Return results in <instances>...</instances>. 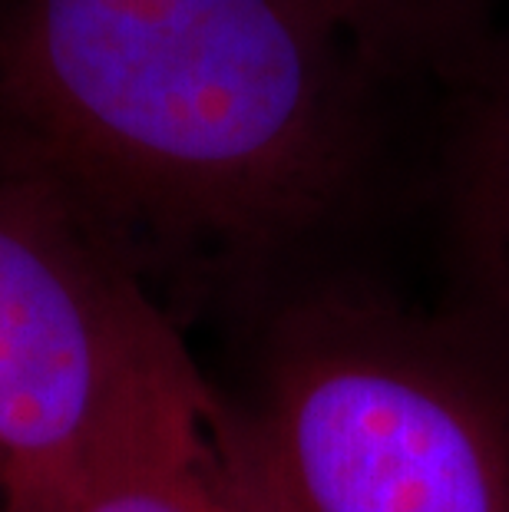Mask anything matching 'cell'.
Here are the masks:
<instances>
[{"instance_id": "1", "label": "cell", "mask_w": 509, "mask_h": 512, "mask_svg": "<svg viewBox=\"0 0 509 512\" xmlns=\"http://www.w3.org/2000/svg\"><path fill=\"white\" fill-rule=\"evenodd\" d=\"M384 83L318 0H0V172L143 281L291 291L374 195Z\"/></svg>"}, {"instance_id": "2", "label": "cell", "mask_w": 509, "mask_h": 512, "mask_svg": "<svg viewBox=\"0 0 509 512\" xmlns=\"http://www.w3.org/2000/svg\"><path fill=\"white\" fill-rule=\"evenodd\" d=\"M215 463L238 512H509V354L364 275L281 294Z\"/></svg>"}, {"instance_id": "3", "label": "cell", "mask_w": 509, "mask_h": 512, "mask_svg": "<svg viewBox=\"0 0 509 512\" xmlns=\"http://www.w3.org/2000/svg\"><path fill=\"white\" fill-rule=\"evenodd\" d=\"M215 407L146 281L0 172V512H70L113 460Z\"/></svg>"}, {"instance_id": "4", "label": "cell", "mask_w": 509, "mask_h": 512, "mask_svg": "<svg viewBox=\"0 0 509 512\" xmlns=\"http://www.w3.org/2000/svg\"><path fill=\"white\" fill-rule=\"evenodd\" d=\"M450 298L509 354V63L476 86L450 152Z\"/></svg>"}, {"instance_id": "5", "label": "cell", "mask_w": 509, "mask_h": 512, "mask_svg": "<svg viewBox=\"0 0 509 512\" xmlns=\"http://www.w3.org/2000/svg\"><path fill=\"white\" fill-rule=\"evenodd\" d=\"M212 417L139 443L90 479L70 512H238L215 463Z\"/></svg>"}, {"instance_id": "6", "label": "cell", "mask_w": 509, "mask_h": 512, "mask_svg": "<svg viewBox=\"0 0 509 512\" xmlns=\"http://www.w3.org/2000/svg\"><path fill=\"white\" fill-rule=\"evenodd\" d=\"M387 80L450 63L476 0H318Z\"/></svg>"}]
</instances>
